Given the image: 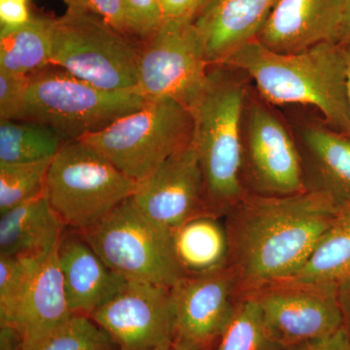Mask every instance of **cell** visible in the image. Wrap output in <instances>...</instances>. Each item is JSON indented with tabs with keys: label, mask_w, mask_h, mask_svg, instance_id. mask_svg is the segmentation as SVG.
I'll return each instance as SVG.
<instances>
[{
	"label": "cell",
	"mask_w": 350,
	"mask_h": 350,
	"mask_svg": "<svg viewBox=\"0 0 350 350\" xmlns=\"http://www.w3.org/2000/svg\"><path fill=\"white\" fill-rule=\"evenodd\" d=\"M284 282L335 285L350 283V206L338 211L303 268Z\"/></svg>",
	"instance_id": "22"
},
{
	"label": "cell",
	"mask_w": 350,
	"mask_h": 350,
	"mask_svg": "<svg viewBox=\"0 0 350 350\" xmlns=\"http://www.w3.org/2000/svg\"><path fill=\"white\" fill-rule=\"evenodd\" d=\"M131 200L147 217L172 231L196 216L211 213L192 142L138 183Z\"/></svg>",
	"instance_id": "13"
},
{
	"label": "cell",
	"mask_w": 350,
	"mask_h": 350,
	"mask_svg": "<svg viewBox=\"0 0 350 350\" xmlns=\"http://www.w3.org/2000/svg\"><path fill=\"white\" fill-rule=\"evenodd\" d=\"M100 152L83 142H66L53 159L45 194L68 229L86 231L100 223L137 190Z\"/></svg>",
	"instance_id": "6"
},
{
	"label": "cell",
	"mask_w": 350,
	"mask_h": 350,
	"mask_svg": "<svg viewBox=\"0 0 350 350\" xmlns=\"http://www.w3.org/2000/svg\"><path fill=\"white\" fill-rule=\"evenodd\" d=\"M175 255L187 275H206L230 266L227 228L206 213L172 230Z\"/></svg>",
	"instance_id": "20"
},
{
	"label": "cell",
	"mask_w": 350,
	"mask_h": 350,
	"mask_svg": "<svg viewBox=\"0 0 350 350\" xmlns=\"http://www.w3.org/2000/svg\"><path fill=\"white\" fill-rule=\"evenodd\" d=\"M142 46L94 14L68 8L53 21L50 64L107 91H137Z\"/></svg>",
	"instance_id": "7"
},
{
	"label": "cell",
	"mask_w": 350,
	"mask_h": 350,
	"mask_svg": "<svg viewBox=\"0 0 350 350\" xmlns=\"http://www.w3.org/2000/svg\"><path fill=\"white\" fill-rule=\"evenodd\" d=\"M245 124L244 152L260 194L285 196L306 190L300 154L280 119L256 103L250 107Z\"/></svg>",
	"instance_id": "14"
},
{
	"label": "cell",
	"mask_w": 350,
	"mask_h": 350,
	"mask_svg": "<svg viewBox=\"0 0 350 350\" xmlns=\"http://www.w3.org/2000/svg\"><path fill=\"white\" fill-rule=\"evenodd\" d=\"M72 313L56 247L39 268L19 317L10 327L19 332L24 350H34Z\"/></svg>",
	"instance_id": "19"
},
{
	"label": "cell",
	"mask_w": 350,
	"mask_h": 350,
	"mask_svg": "<svg viewBox=\"0 0 350 350\" xmlns=\"http://www.w3.org/2000/svg\"><path fill=\"white\" fill-rule=\"evenodd\" d=\"M47 258L38 259L0 254V325H14L34 278Z\"/></svg>",
	"instance_id": "26"
},
{
	"label": "cell",
	"mask_w": 350,
	"mask_h": 350,
	"mask_svg": "<svg viewBox=\"0 0 350 350\" xmlns=\"http://www.w3.org/2000/svg\"><path fill=\"white\" fill-rule=\"evenodd\" d=\"M209 0H160L163 23L194 22Z\"/></svg>",
	"instance_id": "32"
},
{
	"label": "cell",
	"mask_w": 350,
	"mask_h": 350,
	"mask_svg": "<svg viewBox=\"0 0 350 350\" xmlns=\"http://www.w3.org/2000/svg\"><path fill=\"white\" fill-rule=\"evenodd\" d=\"M64 1L68 4V8L94 14L117 31L123 32L126 36L131 34L123 0H64Z\"/></svg>",
	"instance_id": "31"
},
{
	"label": "cell",
	"mask_w": 350,
	"mask_h": 350,
	"mask_svg": "<svg viewBox=\"0 0 350 350\" xmlns=\"http://www.w3.org/2000/svg\"><path fill=\"white\" fill-rule=\"evenodd\" d=\"M238 282L231 266L187 275L170 288L175 338L206 350L218 342L236 312Z\"/></svg>",
	"instance_id": "12"
},
{
	"label": "cell",
	"mask_w": 350,
	"mask_h": 350,
	"mask_svg": "<svg viewBox=\"0 0 350 350\" xmlns=\"http://www.w3.org/2000/svg\"><path fill=\"white\" fill-rule=\"evenodd\" d=\"M66 229L43 194L1 214L0 254L45 259L56 250Z\"/></svg>",
	"instance_id": "18"
},
{
	"label": "cell",
	"mask_w": 350,
	"mask_h": 350,
	"mask_svg": "<svg viewBox=\"0 0 350 350\" xmlns=\"http://www.w3.org/2000/svg\"><path fill=\"white\" fill-rule=\"evenodd\" d=\"M221 66L245 72L268 103L317 108L330 128L350 135L342 44L324 42L301 52L282 54L255 39L234 51Z\"/></svg>",
	"instance_id": "2"
},
{
	"label": "cell",
	"mask_w": 350,
	"mask_h": 350,
	"mask_svg": "<svg viewBox=\"0 0 350 350\" xmlns=\"http://www.w3.org/2000/svg\"><path fill=\"white\" fill-rule=\"evenodd\" d=\"M340 207L328 193L244 195L229 213L230 266L246 294L293 278Z\"/></svg>",
	"instance_id": "1"
},
{
	"label": "cell",
	"mask_w": 350,
	"mask_h": 350,
	"mask_svg": "<svg viewBox=\"0 0 350 350\" xmlns=\"http://www.w3.org/2000/svg\"><path fill=\"white\" fill-rule=\"evenodd\" d=\"M278 0H211L194 20L204 59L221 66L255 40Z\"/></svg>",
	"instance_id": "16"
},
{
	"label": "cell",
	"mask_w": 350,
	"mask_h": 350,
	"mask_svg": "<svg viewBox=\"0 0 350 350\" xmlns=\"http://www.w3.org/2000/svg\"><path fill=\"white\" fill-rule=\"evenodd\" d=\"M151 350H202L200 347H196L188 342H183V340H177L175 338L172 344L167 345V347H158V349Z\"/></svg>",
	"instance_id": "36"
},
{
	"label": "cell",
	"mask_w": 350,
	"mask_h": 350,
	"mask_svg": "<svg viewBox=\"0 0 350 350\" xmlns=\"http://www.w3.org/2000/svg\"><path fill=\"white\" fill-rule=\"evenodd\" d=\"M131 34L146 40L163 25L160 0H123Z\"/></svg>",
	"instance_id": "29"
},
{
	"label": "cell",
	"mask_w": 350,
	"mask_h": 350,
	"mask_svg": "<svg viewBox=\"0 0 350 350\" xmlns=\"http://www.w3.org/2000/svg\"><path fill=\"white\" fill-rule=\"evenodd\" d=\"M291 350H350V334L344 326L329 337L306 342Z\"/></svg>",
	"instance_id": "34"
},
{
	"label": "cell",
	"mask_w": 350,
	"mask_h": 350,
	"mask_svg": "<svg viewBox=\"0 0 350 350\" xmlns=\"http://www.w3.org/2000/svg\"><path fill=\"white\" fill-rule=\"evenodd\" d=\"M69 308L91 315L126 282L115 273L79 231L66 228L57 246Z\"/></svg>",
	"instance_id": "17"
},
{
	"label": "cell",
	"mask_w": 350,
	"mask_h": 350,
	"mask_svg": "<svg viewBox=\"0 0 350 350\" xmlns=\"http://www.w3.org/2000/svg\"><path fill=\"white\" fill-rule=\"evenodd\" d=\"M317 187L328 193L340 207L350 206V135L322 126L303 131Z\"/></svg>",
	"instance_id": "21"
},
{
	"label": "cell",
	"mask_w": 350,
	"mask_h": 350,
	"mask_svg": "<svg viewBox=\"0 0 350 350\" xmlns=\"http://www.w3.org/2000/svg\"><path fill=\"white\" fill-rule=\"evenodd\" d=\"M51 162L0 163V214L45 194Z\"/></svg>",
	"instance_id": "27"
},
{
	"label": "cell",
	"mask_w": 350,
	"mask_h": 350,
	"mask_svg": "<svg viewBox=\"0 0 350 350\" xmlns=\"http://www.w3.org/2000/svg\"><path fill=\"white\" fill-rule=\"evenodd\" d=\"M194 23H163L142 46L137 92L147 98H167L190 111L200 103L209 83Z\"/></svg>",
	"instance_id": "9"
},
{
	"label": "cell",
	"mask_w": 350,
	"mask_h": 350,
	"mask_svg": "<svg viewBox=\"0 0 350 350\" xmlns=\"http://www.w3.org/2000/svg\"><path fill=\"white\" fill-rule=\"evenodd\" d=\"M34 350H121L90 315L72 313Z\"/></svg>",
	"instance_id": "28"
},
{
	"label": "cell",
	"mask_w": 350,
	"mask_h": 350,
	"mask_svg": "<svg viewBox=\"0 0 350 350\" xmlns=\"http://www.w3.org/2000/svg\"><path fill=\"white\" fill-rule=\"evenodd\" d=\"M92 317L121 350H151L175 340L170 288L126 282Z\"/></svg>",
	"instance_id": "11"
},
{
	"label": "cell",
	"mask_w": 350,
	"mask_h": 350,
	"mask_svg": "<svg viewBox=\"0 0 350 350\" xmlns=\"http://www.w3.org/2000/svg\"><path fill=\"white\" fill-rule=\"evenodd\" d=\"M213 350H280L267 328L257 299L243 294Z\"/></svg>",
	"instance_id": "25"
},
{
	"label": "cell",
	"mask_w": 350,
	"mask_h": 350,
	"mask_svg": "<svg viewBox=\"0 0 350 350\" xmlns=\"http://www.w3.org/2000/svg\"><path fill=\"white\" fill-rule=\"evenodd\" d=\"M80 232L126 282L172 288L187 276L175 255L172 230L147 217L131 198L100 223Z\"/></svg>",
	"instance_id": "8"
},
{
	"label": "cell",
	"mask_w": 350,
	"mask_h": 350,
	"mask_svg": "<svg viewBox=\"0 0 350 350\" xmlns=\"http://www.w3.org/2000/svg\"><path fill=\"white\" fill-rule=\"evenodd\" d=\"M17 1L27 2V0H17Z\"/></svg>",
	"instance_id": "38"
},
{
	"label": "cell",
	"mask_w": 350,
	"mask_h": 350,
	"mask_svg": "<svg viewBox=\"0 0 350 350\" xmlns=\"http://www.w3.org/2000/svg\"><path fill=\"white\" fill-rule=\"evenodd\" d=\"M211 0H209L208 3H209V2H211ZM208 3H207V4H208Z\"/></svg>",
	"instance_id": "39"
},
{
	"label": "cell",
	"mask_w": 350,
	"mask_h": 350,
	"mask_svg": "<svg viewBox=\"0 0 350 350\" xmlns=\"http://www.w3.org/2000/svg\"><path fill=\"white\" fill-rule=\"evenodd\" d=\"M31 20L27 2L17 0H0V22L1 27L13 29Z\"/></svg>",
	"instance_id": "33"
},
{
	"label": "cell",
	"mask_w": 350,
	"mask_h": 350,
	"mask_svg": "<svg viewBox=\"0 0 350 350\" xmlns=\"http://www.w3.org/2000/svg\"><path fill=\"white\" fill-rule=\"evenodd\" d=\"M342 7H344V22H342L340 44L350 41V0H342Z\"/></svg>",
	"instance_id": "35"
},
{
	"label": "cell",
	"mask_w": 350,
	"mask_h": 350,
	"mask_svg": "<svg viewBox=\"0 0 350 350\" xmlns=\"http://www.w3.org/2000/svg\"><path fill=\"white\" fill-rule=\"evenodd\" d=\"M342 22V0H278L257 40L276 53L292 54L340 43Z\"/></svg>",
	"instance_id": "15"
},
{
	"label": "cell",
	"mask_w": 350,
	"mask_h": 350,
	"mask_svg": "<svg viewBox=\"0 0 350 350\" xmlns=\"http://www.w3.org/2000/svg\"><path fill=\"white\" fill-rule=\"evenodd\" d=\"M342 49H344L345 63H347V96H349V103L350 109V41L349 42L342 43Z\"/></svg>",
	"instance_id": "37"
},
{
	"label": "cell",
	"mask_w": 350,
	"mask_h": 350,
	"mask_svg": "<svg viewBox=\"0 0 350 350\" xmlns=\"http://www.w3.org/2000/svg\"><path fill=\"white\" fill-rule=\"evenodd\" d=\"M209 71L206 93L192 110V142L204 175L207 206L220 215L243 199L245 91L222 66Z\"/></svg>",
	"instance_id": "3"
},
{
	"label": "cell",
	"mask_w": 350,
	"mask_h": 350,
	"mask_svg": "<svg viewBox=\"0 0 350 350\" xmlns=\"http://www.w3.org/2000/svg\"><path fill=\"white\" fill-rule=\"evenodd\" d=\"M137 91H107L49 66L29 76L19 119L50 126L64 142L79 140L144 107Z\"/></svg>",
	"instance_id": "4"
},
{
	"label": "cell",
	"mask_w": 350,
	"mask_h": 350,
	"mask_svg": "<svg viewBox=\"0 0 350 350\" xmlns=\"http://www.w3.org/2000/svg\"><path fill=\"white\" fill-rule=\"evenodd\" d=\"M53 21L31 18L21 27L0 31V70L29 76L50 64Z\"/></svg>",
	"instance_id": "23"
},
{
	"label": "cell",
	"mask_w": 350,
	"mask_h": 350,
	"mask_svg": "<svg viewBox=\"0 0 350 350\" xmlns=\"http://www.w3.org/2000/svg\"><path fill=\"white\" fill-rule=\"evenodd\" d=\"M340 288L282 282L250 292L257 299L271 338L282 349L327 338L344 327Z\"/></svg>",
	"instance_id": "10"
},
{
	"label": "cell",
	"mask_w": 350,
	"mask_h": 350,
	"mask_svg": "<svg viewBox=\"0 0 350 350\" xmlns=\"http://www.w3.org/2000/svg\"><path fill=\"white\" fill-rule=\"evenodd\" d=\"M192 112L176 101L148 98L144 107L81 138L140 183L192 140Z\"/></svg>",
	"instance_id": "5"
},
{
	"label": "cell",
	"mask_w": 350,
	"mask_h": 350,
	"mask_svg": "<svg viewBox=\"0 0 350 350\" xmlns=\"http://www.w3.org/2000/svg\"><path fill=\"white\" fill-rule=\"evenodd\" d=\"M29 76L0 70V120L19 119L24 107Z\"/></svg>",
	"instance_id": "30"
},
{
	"label": "cell",
	"mask_w": 350,
	"mask_h": 350,
	"mask_svg": "<svg viewBox=\"0 0 350 350\" xmlns=\"http://www.w3.org/2000/svg\"><path fill=\"white\" fill-rule=\"evenodd\" d=\"M64 144L50 126L27 120H0V163L53 160Z\"/></svg>",
	"instance_id": "24"
}]
</instances>
